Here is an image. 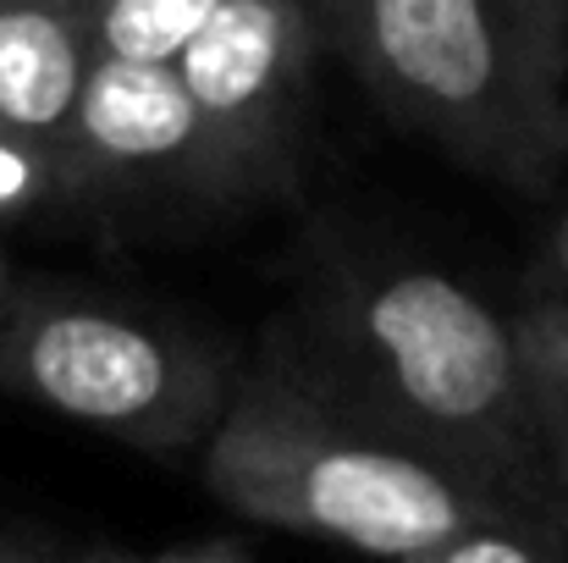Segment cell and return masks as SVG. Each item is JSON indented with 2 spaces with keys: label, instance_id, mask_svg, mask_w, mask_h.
Here are the masks:
<instances>
[{
  "label": "cell",
  "instance_id": "7c38bea8",
  "mask_svg": "<svg viewBox=\"0 0 568 563\" xmlns=\"http://www.w3.org/2000/svg\"><path fill=\"white\" fill-rule=\"evenodd\" d=\"M11 260H6V249H0V321H6V310H11Z\"/></svg>",
  "mask_w": 568,
  "mask_h": 563
},
{
  "label": "cell",
  "instance_id": "277c9868",
  "mask_svg": "<svg viewBox=\"0 0 568 563\" xmlns=\"http://www.w3.org/2000/svg\"><path fill=\"white\" fill-rule=\"evenodd\" d=\"M359 338L392 392L436 431L514 453L530 425L514 326L442 271H397L359 299Z\"/></svg>",
  "mask_w": 568,
  "mask_h": 563
},
{
  "label": "cell",
  "instance_id": "52a82bcc",
  "mask_svg": "<svg viewBox=\"0 0 568 563\" xmlns=\"http://www.w3.org/2000/svg\"><path fill=\"white\" fill-rule=\"evenodd\" d=\"M89 56L83 0H0V122L44 144L61 167V183Z\"/></svg>",
  "mask_w": 568,
  "mask_h": 563
},
{
  "label": "cell",
  "instance_id": "9c48e42d",
  "mask_svg": "<svg viewBox=\"0 0 568 563\" xmlns=\"http://www.w3.org/2000/svg\"><path fill=\"white\" fill-rule=\"evenodd\" d=\"M519 360H525V398L530 425L552 448L568 481V304H536L519 326Z\"/></svg>",
  "mask_w": 568,
  "mask_h": 563
},
{
  "label": "cell",
  "instance_id": "5b68a950",
  "mask_svg": "<svg viewBox=\"0 0 568 563\" xmlns=\"http://www.w3.org/2000/svg\"><path fill=\"white\" fill-rule=\"evenodd\" d=\"M226 167L178 61L89 56L72 128L67 193H226Z\"/></svg>",
  "mask_w": 568,
  "mask_h": 563
},
{
  "label": "cell",
  "instance_id": "4fadbf2b",
  "mask_svg": "<svg viewBox=\"0 0 568 563\" xmlns=\"http://www.w3.org/2000/svg\"><path fill=\"white\" fill-rule=\"evenodd\" d=\"M552 254H558V271L568 277V221L558 227V238H552Z\"/></svg>",
  "mask_w": 568,
  "mask_h": 563
},
{
  "label": "cell",
  "instance_id": "6da1fadb",
  "mask_svg": "<svg viewBox=\"0 0 568 563\" xmlns=\"http://www.w3.org/2000/svg\"><path fill=\"white\" fill-rule=\"evenodd\" d=\"M204 486L248 525L419 563L503 514L447 464L348 431L282 381L226 398L204 442Z\"/></svg>",
  "mask_w": 568,
  "mask_h": 563
},
{
  "label": "cell",
  "instance_id": "8fae6325",
  "mask_svg": "<svg viewBox=\"0 0 568 563\" xmlns=\"http://www.w3.org/2000/svg\"><path fill=\"white\" fill-rule=\"evenodd\" d=\"M44 553H61V547H55V542H39V536H11V531H0V563L44 559Z\"/></svg>",
  "mask_w": 568,
  "mask_h": 563
},
{
  "label": "cell",
  "instance_id": "3957f363",
  "mask_svg": "<svg viewBox=\"0 0 568 563\" xmlns=\"http://www.w3.org/2000/svg\"><path fill=\"white\" fill-rule=\"evenodd\" d=\"M0 386L139 448L210 436L226 409V371L204 349L133 315L55 299H11L0 321Z\"/></svg>",
  "mask_w": 568,
  "mask_h": 563
},
{
  "label": "cell",
  "instance_id": "7a4b0ae2",
  "mask_svg": "<svg viewBox=\"0 0 568 563\" xmlns=\"http://www.w3.org/2000/svg\"><path fill=\"white\" fill-rule=\"evenodd\" d=\"M386 100L480 172L536 183L568 150L558 0H359Z\"/></svg>",
  "mask_w": 568,
  "mask_h": 563
},
{
  "label": "cell",
  "instance_id": "8992f818",
  "mask_svg": "<svg viewBox=\"0 0 568 563\" xmlns=\"http://www.w3.org/2000/svg\"><path fill=\"white\" fill-rule=\"evenodd\" d=\"M304 39L310 22L298 0H215L178 56L232 188L254 183L287 139Z\"/></svg>",
  "mask_w": 568,
  "mask_h": 563
},
{
  "label": "cell",
  "instance_id": "ba28073f",
  "mask_svg": "<svg viewBox=\"0 0 568 563\" xmlns=\"http://www.w3.org/2000/svg\"><path fill=\"white\" fill-rule=\"evenodd\" d=\"M215 0H83L89 50L128 61H178Z\"/></svg>",
  "mask_w": 568,
  "mask_h": 563
},
{
  "label": "cell",
  "instance_id": "30bf717a",
  "mask_svg": "<svg viewBox=\"0 0 568 563\" xmlns=\"http://www.w3.org/2000/svg\"><path fill=\"white\" fill-rule=\"evenodd\" d=\"M552 553H558L552 536H530L525 525H514L508 514H497V520H480V525L458 531L430 563H541V559H552Z\"/></svg>",
  "mask_w": 568,
  "mask_h": 563
}]
</instances>
